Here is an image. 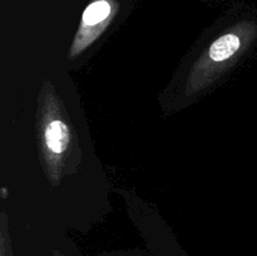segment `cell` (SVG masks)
Wrapping results in <instances>:
<instances>
[{"instance_id": "cell-1", "label": "cell", "mask_w": 257, "mask_h": 256, "mask_svg": "<svg viewBox=\"0 0 257 256\" xmlns=\"http://www.w3.org/2000/svg\"><path fill=\"white\" fill-rule=\"evenodd\" d=\"M47 145L53 152L62 153L69 142V131L62 120H53L45 132Z\"/></svg>"}, {"instance_id": "cell-2", "label": "cell", "mask_w": 257, "mask_h": 256, "mask_svg": "<svg viewBox=\"0 0 257 256\" xmlns=\"http://www.w3.org/2000/svg\"><path fill=\"white\" fill-rule=\"evenodd\" d=\"M240 39L233 34H226L218 38L210 48V57L216 62L232 57L240 48Z\"/></svg>"}, {"instance_id": "cell-3", "label": "cell", "mask_w": 257, "mask_h": 256, "mask_svg": "<svg viewBox=\"0 0 257 256\" xmlns=\"http://www.w3.org/2000/svg\"><path fill=\"white\" fill-rule=\"evenodd\" d=\"M110 5L105 0H98L90 4L83 13V22L87 25H95L109 15Z\"/></svg>"}]
</instances>
